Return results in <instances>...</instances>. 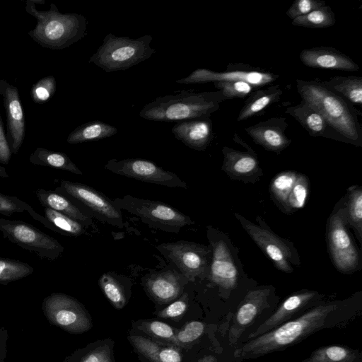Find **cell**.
Listing matches in <instances>:
<instances>
[{
	"label": "cell",
	"instance_id": "cell-1",
	"mask_svg": "<svg viewBox=\"0 0 362 362\" xmlns=\"http://www.w3.org/2000/svg\"><path fill=\"white\" fill-rule=\"evenodd\" d=\"M357 312L351 304L342 301L315 305L269 332L247 339L235 351L234 357L252 359L284 349L315 332L347 322Z\"/></svg>",
	"mask_w": 362,
	"mask_h": 362
},
{
	"label": "cell",
	"instance_id": "cell-2",
	"mask_svg": "<svg viewBox=\"0 0 362 362\" xmlns=\"http://www.w3.org/2000/svg\"><path fill=\"white\" fill-rule=\"evenodd\" d=\"M35 4H44L45 1L27 0L25 11L37 20L35 27L28 35L40 46L54 50L63 49L86 35L87 20L83 16L62 13L54 4L47 11H39Z\"/></svg>",
	"mask_w": 362,
	"mask_h": 362
},
{
	"label": "cell",
	"instance_id": "cell-3",
	"mask_svg": "<svg viewBox=\"0 0 362 362\" xmlns=\"http://www.w3.org/2000/svg\"><path fill=\"white\" fill-rule=\"evenodd\" d=\"M225 100L219 90L199 93L182 90L158 97L142 108L139 116L147 120L160 122L208 119Z\"/></svg>",
	"mask_w": 362,
	"mask_h": 362
},
{
	"label": "cell",
	"instance_id": "cell-4",
	"mask_svg": "<svg viewBox=\"0 0 362 362\" xmlns=\"http://www.w3.org/2000/svg\"><path fill=\"white\" fill-rule=\"evenodd\" d=\"M302 99L313 105L324 116L329 126L351 143L361 146L362 129L357 110L322 82L296 80Z\"/></svg>",
	"mask_w": 362,
	"mask_h": 362
},
{
	"label": "cell",
	"instance_id": "cell-5",
	"mask_svg": "<svg viewBox=\"0 0 362 362\" xmlns=\"http://www.w3.org/2000/svg\"><path fill=\"white\" fill-rule=\"evenodd\" d=\"M152 40L150 35L132 39L108 33L88 62L95 64L106 72L128 69L156 52V49L150 46Z\"/></svg>",
	"mask_w": 362,
	"mask_h": 362
},
{
	"label": "cell",
	"instance_id": "cell-6",
	"mask_svg": "<svg viewBox=\"0 0 362 362\" xmlns=\"http://www.w3.org/2000/svg\"><path fill=\"white\" fill-rule=\"evenodd\" d=\"M117 209L139 216L152 228L177 233L181 228L194 223L190 217L163 202L125 195L111 200Z\"/></svg>",
	"mask_w": 362,
	"mask_h": 362
},
{
	"label": "cell",
	"instance_id": "cell-7",
	"mask_svg": "<svg viewBox=\"0 0 362 362\" xmlns=\"http://www.w3.org/2000/svg\"><path fill=\"white\" fill-rule=\"evenodd\" d=\"M0 231L4 238L41 259L53 261L64 250L57 240L24 221L0 218Z\"/></svg>",
	"mask_w": 362,
	"mask_h": 362
},
{
	"label": "cell",
	"instance_id": "cell-8",
	"mask_svg": "<svg viewBox=\"0 0 362 362\" xmlns=\"http://www.w3.org/2000/svg\"><path fill=\"white\" fill-rule=\"evenodd\" d=\"M43 313L48 321L69 332L83 333L92 326L83 305L75 298L62 293H53L42 301Z\"/></svg>",
	"mask_w": 362,
	"mask_h": 362
},
{
	"label": "cell",
	"instance_id": "cell-9",
	"mask_svg": "<svg viewBox=\"0 0 362 362\" xmlns=\"http://www.w3.org/2000/svg\"><path fill=\"white\" fill-rule=\"evenodd\" d=\"M105 168L115 174L169 187L187 188V184L174 173L163 170L151 160L141 158H112Z\"/></svg>",
	"mask_w": 362,
	"mask_h": 362
},
{
	"label": "cell",
	"instance_id": "cell-10",
	"mask_svg": "<svg viewBox=\"0 0 362 362\" xmlns=\"http://www.w3.org/2000/svg\"><path fill=\"white\" fill-rule=\"evenodd\" d=\"M279 75L264 70H256L248 65L230 64L227 70L223 72H216L205 68H199L192 72L188 76L178 79L177 83L180 84L204 83L216 81H241L247 82L255 88L264 86L275 81Z\"/></svg>",
	"mask_w": 362,
	"mask_h": 362
},
{
	"label": "cell",
	"instance_id": "cell-11",
	"mask_svg": "<svg viewBox=\"0 0 362 362\" xmlns=\"http://www.w3.org/2000/svg\"><path fill=\"white\" fill-rule=\"evenodd\" d=\"M345 207L332 214L329 221V247L332 260L342 272L354 271L359 257L347 230Z\"/></svg>",
	"mask_w": 362,
	"mask_h": 362
},
{
	"label": "cell",
	"instance_id": "cell-12",
	"mask_svg": "<svg viewBox=\"0 0 362 362\" xmlns=\"http://www.w3.org/2000/svg\"><path fill=\"white\" fill-rule=\"evenodd\" d=\"M78 201L93 211L103 221L122 228V216L118 209L104 194L82 183L61 180L55 190Z\"/></svg>",
	"mask_w": 362,
	"mask_h": 362
},
{
	"label": "cell",
	"instance_id": "cell-13",
	"mask_svg": "<svg viewBox=\"0 0 362 362\" xmlns=\"http://www.w3.org/2000/svg\"><path fill=\"white\" fill-rule=\"evenodd\" d=\"M156 248L171 259L189 281L200 277L207 268L209 251L204 245L180 240L163 243Z\"/></svg>",
	"mask_w": 362,
	"mask_h": 362
},
{
	"label": "cell",
	"instance_id": "cell-14",
	"mask_svg": "<svg viewBox=\"0 0 362 362\" xmlns=\"http://www.w3.org/2000/svg\"><path fill=\"white\" fill-rule=\"evenodd\" d=\"M235 216L259 247L272 261L276 267L286 273H291L292 251L288 245L269 228L257 226L235 213Z\"/></svg>",
	"mask_w": 362,
	"mask_h": 362
},
{
	"label": "cell",
	"instance_id": "cell-15",
	"mask_svg": "<svg viewBox=\"0 0 362 362\" xmlns=\"http://www.w3.org/2000/svg\"><path fill=\"white\" fill-rule=\"evenodd\" d=\"M0 95L6 114L8 144L11 153L17 154L25 138V117L18 88L0 79Z\"/></svg>",
	"mask_w": 362,
	"mask_h": 362
},
{
	"label": "cell",
	"instance_id": "cell-16",
	"mask_svg": "<svg viewBox=\"0 0 362 362\" xmlns=\"http://www.w3.org/2000/svg\"><path fill=\"white\" fill-rule=\"evenodd\" d=\"M270 291L269 288H259L247 293L233 317L229 331L230 344H235L247 327L269 307Z\"/></svg>",
	"mask_w": 362,
	"mask_h": 362
},
{
	"label": "cell",
	"instance_id": "cell-17",
	"mask_svg": "<svg viewBox=\"0 0 362 362\" xmlns=\"http://www.w3.org/2000/svg\"><path fill=\"white\" fill-rule=\"evenodd\" d=\"M288 124L284 117H272L245 129L254 142L264 149L280 153L291 143L286 135Z\"/></svg>",
	"mask_w": 362,
	"mask_h": 362
},
{
	"label": "cell",
	"instance_id": "cell-18",
	"mask_svg": "<svg viewBox=\"0 0 362 362\" xmlns=\"http://www.w3.org/2000/svg\"><path fill=\"white\" fill-rule=\"evenodd\" d=\"M318 296L315 291H303L288 296L270 317L248 336L247 339L258 337L293 319L315 301Z\"/></svg>",
	"mask_w": 362,
	"mask_h": 362
},
{
	"label": "cell",
	"instance_id": "cell-19",
	"mask_svg": "<svg viewBox=\"0 0 362 362\" xmlns=\"http://www.w3.org/2000/svg\"><path fill=\"white\" fill-rule=\"evenodd\" d=\"M303 64L308 67L356 71L358 65L349 56L332 47H315L305 49L299 55Z\"/></svg>",
	"mask_w": 362,
	"mask_h": 362
},
{
	"label": "cell",
	"instance_id": "cell-20",
	"mask_svg": "<svg viewBox=\"0 0 362 362\" xmlns=\"http://www.w3.org/2000/svg\"><path fill=\"white\" fill-rule=\"evenodd\" d=\"M175 138L190 148L204 151L213 139L210 118L180 121L172 128Z\"/></svg>",
	"mask_w": 362,
	"mask_h": 362
},
{
	"label": "cell",
	"instance_id": "cell-21",
	"mask_svg": "<svg viewBox=\"0 0 362 362\" xmlns=\"http://www.w3.org/2000/svg\"><path fill=\"white\" fill-rule=\"evenodd\" d=\"M211 279L226 290L233 289L237 284L238 271L226 243L218 241L213 246Z\"/></svg>",
	"mask_w": 362,
	"mask_h": 362
},
{
	"label": "cell",
	"instance_id": "cell-22",
	"mask_svg": "<svg viewBox=\"0 0 362 362\" xmlns=\"http://www.w3.org/2000/svg\"><path fill=\"white\" fill-rule=\"evenodd\" d=\"M149 294L158 302L166 303L176 299L182 291V278L173 272L153 274L145 281Z\"/></svg>",
	"mask_w": 362,
	"mask_h": 362
},
{
	"label": "cell",
	"instance_id": "cell-23",
	"mask_svg": "<svg viewBox=\"0 0 362 362\" xmlns=\"http://www.w3.org/2000/svg\"><path fill=\"white\" fill-rule=\"evenodd\" d=\"M292 116L313 136H324L332 129L322 113L310 103L302 99L285 111Z\"/></svg>",
	"mask_w": 362,
	"mask_h": 362
},
{
	"label": "cell",
	"instance_id": "cell-24",
	"mask_svg": "<svg viewBox=\"0 0 362 362\" xmlns=\"http://www.w3.org/2000/svg\"><path fill=\"white\" fill-rule=\"evenodd\" d=\"M222 152V169L231 177H250L259 171L257 158L252 148L250 151L243 152L224 146Z\"/></svg>",
	"mask_w": 362,
	"mask_h": 362
},
{
	"label": "cell",
	"instance_id": "cell-25",
	"mask_svg": "<svg viewBox=\"0 0 362 362\" xmlns=\"http://www.w3.org/2000/svg\"><path fill=\"white\" fill-rule=\"evenodd\" d=\"M35 195L39 202L45 208L57 211L83 226L93 224L92 220L88 216L82 212L69 199L55 190L38 189L35 191Z\"/></svg>",
	"mask_w": 362,
	"mask_h": 362
},
{
	"label": "cell",
	"instance_id": "cell-26",
	"mask_svg": "<svg viewBox=\"0 0 362 362\" xmlns=\"http://www.w3.org/2000/svg\"><path fill=\"white\" fill-rule=\"evenodd\" d=\"M129 339L137 351L151 362H181L180 350L164 346L140 335H130Z\"/></svg>",
	"mask_w": 362,
	"mask_h": 362
},
{
	"label": "cell",
	"instance_id": "cell-27",
	"mask_svg": "<svg viewBox=\"0 0 362 362\" xmlns=\"http://www.w3.org/2000/svg\"><path fill=\"white\" fill-rule=\"evenodd\" d=\"M283 94L279 85L269 86L252 92L241 108L237 121L240 122L259 115L273 103L278 102Z\"/></svg>",
	"mask_w": 362,
	"mask_h": 362
},
{
	"label": "cell",
	"instance_id": "cell-28",
	"mask_svg": "<svg viewBox=\"0 0 362 362\" xmlns=\"http://www.w3.org/2000/svg\"><path fill=\"white\" fill-rule=\"evenodd\" d=\"M322 83L352 105L361 107L362 77L337 76L322 81Z\"/></svg>",
	"mask_w": 362,
	"mask_h": 362
},
{
	"label": "cell",
	"instance_id": "cell-29",
	"mask_svg": "<svg viewBox=\"0 0 362 362\" xmlns=\"http://www.w3.org/2000/svg\"><path fill=\"white\" fill-rule=\"evenodd\" d=\"M117 133V129L100 120H94L83 124L68 136L66 141L76 144L90 141H96L110 137Z\"/></svg>",
	"mask_w": 362,
	"mask_h": 362
},
{
	"label": "cell",
	"instance_id": "cell-30",
	"mask_svg": "<svg viewBox=\"0 0 362 362\" xmlns=\"http://www.w3.org/2000/svg\"><path fill=\"white\" fill-rule=\"evenodd\" d=\"M301 362H362V356L358 350L346 346L327 345L317 349Z\"/></svg>",
	"mask_w": 362,
	"mask_h": 362
},
{
	"label": "cell",
	"instance_id": "cell-31",
	"mask_svg": "<svg viewBox=\"0 0 362 362\" xmlns=\"http://www.w3.org/2000/svg\"><path fill=\"white\" fill-rule=\"evenodd\" d=\"M29 161L33 165L64 170L76 175L83 173L66 154L42 147H37L30 154Z\"/></svg>",
	"mask_w": 362,
	"mask_h": 362
},
{
	"label": "cell",
	"instance_id": "cell-32",
	"mask_svg": "<svg viewBox=\"0 0 362 362\" xmlns=\"http://www.w3.org/2000/svg\"><path fill=\"white\" fill-rule=\"evenodd\" d=\"M50 230L69 236H79L85 233L84 226L78 221L49 208L44 209Z\"/></svg>",
	"mask_w": 362,
	"mask_h": 362
},
{
	"label": "cell",
	"instance_id": "cell-33",
	"mask_svg": "<svg viewBox=\"0 0 362 362\" xmlns=\"http://www.w3.org/2000/svg\"><path fill=\"white\" fill-rule=\"evenodd\" d=\"M336 23L335 16L331 7L325 5L310 13L292 20V25L310 28H326Z\"/></svg>",
	"mask_w": 362,
	"mask_h": 362
},
{
	"label": "cell",
	"instance_id": "cell-34",
	"mask_svg": "<svg viewBox=\"0 0 362 362\" xmlns=\"http://www.w3.org/2000/svg\"><path fill=\"white\" fill-rule=\"evenodd\" d=\"M347 223H349L358 234L361 241L362 235V189L358 186L349 188V196L345 207Z\"/></svg>",
	"mask_w": 362,
	"mask_h": 362
},
{
	"label": "cell",
	"instance_id": "cell-35",
	"mask_svg": "<svg viewBox=\"0 0 362 362\" xmlns=\"http://www.w3.org/2000/svg\"><path fill=\"white\" fill-rule=\"evenodd\" d=\"M24 211H27L33 219L50 229V225L46 218L37 214L31 206L16 197L0 193V214L9 216Z\"/></svg>",
	"mask_w": 362,
	"mask_h": 362
},
{
	"label": "cell",
	"instance_id": "cell-36",
	"mask_svg": "<svg viewBox=\"0 0 362 362\" xmlns=\"http://www.w3.org/2000/svg\"><path fill=\"white\" fill-rule=\"evenodd\" d=\"M34 268L28 263L9 258H0V284H8L30 275Z\"/></svg>",
	"mask_w": 362,
	"mask_h": 362
},
{
	"label": "cell",
	"instance_id": "cell-37",
	"mask_svg": "<svg viewBox=\"0 0 362 362\" xmlns=\"http://www.w3.org/2000/svg\"><path fill=\"white\" fill-rule=\"evenodd\" d=\"M99 286L111 304L122 309L127 303L124 289L119 281L110 274L105 273L99 279Z\"/></svg>",
	"mask_w": 362,
	"mask_h": 362
},
{
	"label": "cell",
	"instance_id": "cell-38",
	"mask_svg": "<svg viewBox=\"0 0 362 362\" xmlns=\"http://www.w3.org/2000/svg\"><path fill=\"white\" fill-rule=\"evenodd\" d=\"M137 329L158 339L167 341L173 345L179 344L175 337V331L168 324L157 320H143L136 322Z\"/></svg>",
	"mask_w": 362,
	"mask_h": 362
},
{
	"label": "cell",
	"instance_id": "cell-39",
	"mask_svg": "<svg viewBox=\"0 0 362 362\" xmlns=\"http://www.w3.org/2000/svg\"><path fill=\"white\" fill-rule=\"evenodd\" d=\"M298 174L294 171L279 173L271 182V191L279 202L286 204Z\"/></svg>",
	"mask_w": 362,
	"mask_h": 362
},
{
	"label": "cell",
	"instance_id": "cell-40",
	"mask_svg": "<svg viewBox=\"0 0 362 362\" xmlns=\"http://www.w3.org/2000/svg\"><path fill=\"white\" fill-rule=\"evenodd\" d=\"M308 191L309 183L307 177L303 174H298L285 206L291 209L303 208L305 204Z\"/></svg>",
	"mask_w": 362,
	"mask_h": 362
},
{
	"label": "cell",
	"instance_id": "cell-41",
	"mask_svg": "<svg viewBox=\"0 0 362 362\" xmlns=\"http://www.w3.org/2000/svg\"><path fill=\"white\" fill-rule=\"evenodd\" d=\"M215 88L221 91L226 100L243 98L256 89L251 84L241 81L214 82Z\"/></svg>",
	"mask_w": 362,
	"mask_h": 362
},
{
	"label": "cell",
	"instance_id": "cell-42",
	"mask_svg": "<svg viewBox=\"0 0 362 362\" xmlns=\"http://www.w3.org/2000/svg\"><path fill=\"white\" fill-rule=\"evenodd\" d=\"M56 88L55 78L47 76L33 85L30 90L31 98L37 104H44L54 95Z\"/></svg>",
	"mask_w": 362,
	"mask_h": 362
},
{
	"label": "cell",
	"instance_id": "cell-43",
	"mask_svg": "<svg viewBox=\"0 0 362 362\" xmlns=\"http://www.w3.org/2000/svg\"><path fill=\"white\" fill-rule=\"evenodd\" d=\"M204 331V325L199 321L187 323L180 329L175 331V337L179 344H188L199 338Z\"/></svg>",
	"mask_w": 362,
	"mask_h": 362
},
{
	"label": "cell",
	"instance_id": "cell-44",
	"mask_svg": "<svg viewBox=\"0 0 362 362\" xmlns=\"http://www.w3.org/2000/svg\"><path fill=\"white\" fill-rule=\"evenodd\" d=\"M326 5L323 0H296L286 11V15L292 20Z\"/></svg>",
	"mask_w": 362,
	"mask_h": 362
},
{
	"label": "cell",
	"instance_id": "cell-45",
	"mask_svg": "<svg viewBox=\"0 0 362 362\" xmlns=\"http://www.w3.org/2000/svg\"><path fill=\"white\" fill-rule=\"evenodd\" d=\"M188 306L187 294L185 293L181 298L173 302L162 310L158 315L163 318H175L182 316Z\"/></svg>",
	"mask_w": 362,
	"mask_h": 362
},
{
	"label": "cell",
	"instance_id": "cell-46",
	"mask_svg": "<svg viewBox=\"0 0 362 362\" xmlns=\"http://www.w3.org/2000/svg\"><path fill=\"white\" fill-rule=\"evenodd\" d=\"M112 351L109 346L96 347L83 357L79 362H111Z\"/></svg>",
	"mask_w": 362,
	"mask_h": 362
},
{
	"label": "cell",
	"instance_id": "cell-47",
	"mask_svg": "<svg viewBox=\"0 0 362 362\" xmlns=\"http://www.w3.org/2000/svg\"><path fill=\"white\" fill-rule=\"evenodd\" d=\"M11 153L8 141L4 133L2 118L0 114V163L4 165L8 164L11 158Z\"/></svg>",
	"mask_w": 362,
	"mask_h": 362
},
{
	"label": "cell",
	"instance_id": "cell-48",
	"mask_svg": "<svg viewBox=\"0 0 362 362\" xmlns=\"http://www.w3.org/2000/svg\"><path fill=\"white\" fill-rule=\"evenodd\" d=\"M8 339V334L7 329L0 327V362H6Z\"/></svg>",
	"mask_w": 362,
	"mask_h": 362
},
{
	"label": "cell",
	"instance_id": "cell-49",
	"mask_svg": "<svg viewBox=\"0 0 362 362\" xmlns=\"http://www.w3.org/2000/svg\"><path fill=\"white\" fill-rule=\"evenodd\" d=\"M8 177H9V175L6 173V169L4 167H2L1 165H0V177L8 178Z\"/></svg>",
	"mask_w": 362,
	"mask_h": 362
},
{
	"label": "cell",
	"instance_id": "cell-50",
	"mask_svg": "<svg viewBox=\"0 0 362 362\" xmlns=\"http://www.w3.org/2000/svg\"><path fill=\"white\" fill-rule=\"evenodd\" d=\"M216 359L212 356H208L202 358L199 362H215Z\"/></svg>",
	"mask_w": 362,
	"mask_h": 362
}]
</instances>
